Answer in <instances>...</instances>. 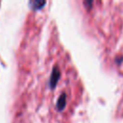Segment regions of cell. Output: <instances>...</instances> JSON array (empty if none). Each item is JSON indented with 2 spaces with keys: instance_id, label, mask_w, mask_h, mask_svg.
<instances>
[]
</instances>
